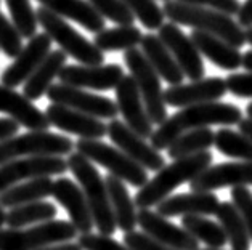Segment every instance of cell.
Returning <instances> with one entry per match:
<instances>
[{
  "label": "cell",
  "mask_w": 252,
  "mask_h": 250,
  "mask_svg": "<svg viewBox=\"0 0 252 250\" xmlns=\"http://www.w3.org/2000/svg\"><path fill=\"white\" fill-rule=\"evenodd\" d=\"M74 148L71 138L52 132H28L0 141V166L15 159L35 156H69Z\"/></svg>",
  "instance_id": "obj_8"
},
{
  "label": "cell",
  "mask_w": 252,
  "mask_h": 250,
  "mask_svg": "<svg viewBox=\"0 0 252 250\" xmlns=\"http://www.w3.org/2000/svg\"><path fill=\"white\" fill-rule=\"evenodd\" d=\"M164 2H167V0H164Z\"/></svg>",
  "instance_id": "obj_54"
},
{
  "label": "cell",
  "mask_w": 252,
  "mask_h": 250,
  "mask_svg": "<svg viewBox=\"0 0 252 250\" xmlns=\"http://www.w3.org/2000/svg\"><path fill=\"white\" fill-rule=\"evenodd\" d=\"M215 217L223 228L231 250H249L251 249V236L246 228L241 215L236 210V207L231 202H220Z\"/></svg>",
  "instance_id": "obj_30"
},
{
  "label": "cell",
  "mask_w": 252,
  "mask_h": 250,
  "mask_svg": "<svg viewBox=\"0 0 252 250\" xmlns=\"http://www.w3.org/2000/svg\"><path fill=\"white\" fill-rule=\"evenodd\" d=\"M52 52V39L47 32L35 34L32 39H29L28 45L23 48L21 53L15 58L7 69L2 72V85L10 88L20 87L28 79L32 76V72L37 69V66L47 58V55Z\"/></svg>",
  "instance_id": "obj_18"
},
{
  "label": "cell",
  "mask_w": 252,
  "mask_h": 250,
  "mask_svg": "<svg viewBox=\"0 0 252 250\" xmlns=\"http://www.w3.org/2000/svg\"><path fill=\"white\" fill-rule=\"evenodd\" d=\"M158 30V37L162 40V44L174 55L177 64L180 66L185 77H188L189 81L204 79V63H202L201 53L196 48L191 37L183 32L175 23H164Z\"/></svg>",
  "instance_id": "obj_13"
},
{
  "label": "cell",
  "mask_w": 252,
  "mask_h": 250,
  "mask_svg": "<svg viewBox=\"0 0 252 250\" xmlns=\"http://www.w3.org/2000/svg\"><path fill=\"white\" fill-rule=\"evenodd\" d=\"M77 244L82 250H130L126 244H121L106 234H81Z\"/></svg>",
  "instance_id": "obj_41"
},
{
  "label": "cell",
  "mask_w": 252,
  "mask_h": 250,
  "mask_svg": "<svg viewBox=\"0 0 252 250\" xmlns=\"http://www.w3.org/2000/svg\"><path fill=\"white\" fill-rule=\"evenodd\" d=\"M35 13L39 24L50 35V39L57 42L61 50L74 58L77 63L84 66H100L104 63V55L100 48L94 42H89L61 16L52 13L45 7L37 8Z\"/></svg>",
  "instance_id": "obj_5"
},
{
  "label": "cell",
  "mask_w": 252,
  "mask_h": 250,
  "mask_svg": "<svg viewBox=\"0 0 252 250\" xmlns=\"http://www.w3.org/2000/svg\"><path fill=\"white\" fill-rule=\"evenodd\" d=\"M124 63L130 71V76L137 82V87L140 90L141 98H143L146 112H148L151 122L156 125H161L167 119L161 77L153 69V66L145 58L141 50H137V48H130V50L124 52Z\"/></svg>",
  "instance_id": "obj_9"
},
{
  "label": "cell",
  "mask_w": 252,
  "mask_h": 250,
  "mask_svg": "<svg viewBox=\"0 0 252 250\" xmlns=\"http://www.w3.org/2000/svg\"><path fill=\"white\" fill-rule=\"evenodd\" d=\"M74 224L66 220L39 223L32 228L0 229V250H39L77 237Z\"/></svg>",
  "instance_id": "obj_6"
},
{
  "label": "cell",
  "mask_w": 252,
  "mask_h": 250,
  "mask_svg": "<svg viewBox=\"0 0 252 250\" xmlns=\"http://www.w3.org/2000/svg\"><path fill=\"white\" fill-rule=\"evenodd\" d=\"M77 152L87 157L89 161L98 164L108 170L109 173L118 176L124 183H128L135 188L146 185L148 181V170H145L137 162L132 161L119 148L103 143L101 139H84L81 138L74 144Z\"/></svg>",
  "instance_id": "obj_7"
},
{
  "label": "cell",
  "mask_w": 252,
  "mask_h": 250,
  "mask_svg": "<svg viewBox=\"0 0 252 250\" xmlns=\"http://www.w3.org/2000/svg\"><path fill=\"white\" fill-rule=\"evenodd\" d=\"M124 3L146 29L156 30L164 24V10L156 3V0H124Z\"/></svg>",
  "instance_id": "obj_37"
},
{
  "label": "cell",
  "mask_w": 252,
  "mask_h": 250,
  "mask_svg": "<svg viewBox=\"0 0 252 250\" xmlns=\"http://www.w3.org/2000/svg\"><path fill=\"white\" fill-rule=\"evenodd\" d=\"M243 120L241 109L230 103H202L188 108H182L174 115L167 117L150 138L151 146L158 151L167 149L182 133L204 129L211 125H236Z\"/></svg>",
  "instance_id": "obj_1"
},
{
  "label": "cell",
  "mask_w": 252,
  "mask_h": 250,
  "mask_svg": "<svg viewBox=\"0 0 252 250\" xmlns=\"http://www.w3.org/2000/svg\"><path fill=\"white\" fill-rule=\"evenodd\" d=\"M182 226L199 242L206 244L207 247L222 249L228 242V237H226L223 228L220 226V223H215L206 217L185 215L182 218Z\"/></svg>",
  "instance_id": "obj_34"
},
{
  "label": "cell",
  "mask_w": 252,
  "mask_h": 250,
  "mask_svg": "<svg viewBox=\"0 0 252 250\" xmlns=\"http://www.w3.org/2000/svg\"><path fill=\"white\" fill-rule=\"evenodd\" d=\"M238 125H239V132H241L244 137H248L249 139H252V117L243 119Z\"/></svg>",
  "instance_id": "obj_48"
},
{
  "label": "cell",
  "mask_w": 252,
  "mask_h": 250,
  "mask_svg": "<svg viewBox=\"0 0 252 250\" xmlns=\"http://www.w3.org/2000/svg\"><path fill=\"white\" fill-rule=\"evenodd\" d=\"M243 68L248 72H252V50H248L243 55Z\"/></svg>",
  "instance_id": "obj_49"
},
{
  "label": "cell",
  "mask_w": 252,
  "mask_h": 250,
  "mask_svg": "<svg viewBox=\"0 0 252 250\" xmlns=\"http://www.w3.org/2000/svg\"><path fill=\"white\" fill-rule=\"evenodd\" d=\"M138 226L145 234L175 250H199V241L183 226L170 223L167 218L150 209L138 212Z\"/></svg>",
  "instance_id": "obj_19"
},
{
  "label": "cell",
  "mask_w": 252,
  "mask_h": 250,
  "mask_svg": "<svg viewBox=\"0 0 252 250\" xmlns=\"http://www.w3.org/2000/svg\"><path fill=\"white\" fill-rule=\"evenodd\" d=\"M230 186H252V162L215 164L189 181V190L194 193H214Z\"/></svg>",
  "instance_id": "obj_15"
},
{
  "label": "cell",
  "mask_w": 252,
  "mask_h": 250,
  "mask_svg": "<svg viewBox=\"0 0 252 250\" xmlns=\"http://www.w3.org/2000/svg\"><path fill=\"white\" fill-rule=\"evenodd\" d=\"M201 250H222V249H212V247H207V249H201Z\"/></svg>",
  "instance_id": "obj_53"
},
{
  "label": "cell",
  "mask_w": 252,
  "mask_h": 250,
  "mask_svg": "<svg viewBox=\"0 0 252 250\" xmlns=\"http://www.w3.org/2000/svg\"><path fill=\"white\" fill-rule=\"evenodd\" d=\"M228 91L226 82L222 77H204L189 83L170 85L164 90L165 105L174 108H188L202 103H212L223 98Z\"/></svg>",
  "instance_id": "obj_16"
},
{
  "label": "cell",
  "mask_w": 252,
  "mask_h": 250,
  "mask_svg": "<svg viewBox=\"0 0 252 250\" xmlns=\"http://www.w3.org/2000/svg\"><path fill=\"white\" fill-rule=\"evenodd\" d=\"M55 200L63 207L69 215L71 223L74 224L79 234H89L94 229L95 223L92 218L87 199H85L81 186L76 185L69 178L61 176L53 183V194Z\"/></svg>",
  "instance_id": "obj_21"
},
{
  "label": "cell",
  "mask_w": 252,
  "mask_h": 250,
  "mask_svg": "<svg viewBox=\"0 0 252 250\" xmlns=\"http://www.w3.org/2000/svg\"><path fill=\"white\" fill-rule=\"evenodd\" d=\"M60 82L77 88L90 90H111L118 87L124 71L119 64H100V66H84V64H67L60 72Z\"/></svg>",
  "instance_id": "obj_17"
},
{
  "label": "cell",
  "mask_w": 252,
  "mask_h": 250,
  "mask_svg": "<svg viewBox=\"0 0 252 250\" xmlns=\"http://www.w3.org/2000/svg\"><path fill=\"white\" fill-rule=\"evenodd\" d=\"M66 56L67 55L63 50H52L48 53L32 76L23 83V95L31 101L40 100L53 85V79L58 77L61 69L66 66Z\"/></svg>",
  "instance_id": "obj_28"
},
{
  "label": "cell",
  "mask_w": 252,
  "mask_h": 250,
  "mask_svg": "<svg viewBox=\"0 0 252 250\" xmlns=\"http://www.w3.org/2000/svg\"><path fill=\"white\" fill-rule=\"evenodd\" d=\"M104 20H109L119 26H133L135 16L124 0H87Z\"/></svg>",
  "instance_id": "obj_38"
},
{
  "label": "cell",
  "mask_w": 252,
  "mask_h": 250,
  "mask_svg": "<svg viewBox=\"0 0 252 250\" xmlns=\"http://www.w3.org/2000/svg\"><path fill=\"white\" fill-rule=\"evenodd\" d=\"M47 98L57 105H63L79 112L89 114L96 119H116L119 109L116 101H111L106 96L89 93L82 88L71 87L66 83H53L47 91Z\"/></svg>",
  "instance_id": "obj_11"
},
{
  "label": "cell",
  "mask_w": 252,
  "mask_h": 250,
  "mask_svg": "<svg viewBox=\"0 0 252 250\" xmlns=\"http://www.w3.org/2000/svg\"><path fill=\"white\" fill-rule=\"evenodd\" d=\"M124 244L130 250H175L172 247L164 246L162 242L153 239L148 234L138 233V231H130L124 234Z\"/></svg>",
  "instance_id": "obj_42"
},
{
  "label": "cell",
  "mask_w": 252,
  "mask_h": 250,
  "mask_svg": "<svg viewBox=\"0 0 252 250\" xmlns=\"http://www.w3.org/2000/svg\"><path fill=\"white\" fill-rule=\"evenodd\" d=\"M11 15V23L20 30L23 39H32L37 34V13L29 0H5Z\"/></svg>",
  "instance_id": "obj_36"
},
{
  "label": "cell",
  "mask_w": 252,
  "mask_h": 250,
  "mask_svg": "<svg viewBox=\"0 0 252 250\" xmlns=\"http://www.w3.org/2000/svg\"><path fill=\"white\" fill-rule=\"evenodd\" d=\"M45 115L50 125L84 139H101L108 135V125L101 122V119L92 117L89 114L79 112L63 105L52 103L47 108Z\"/></svg>",
  "instance_id": "obj_20"
},
{
  "label": "cell",
  "mask_w": 252,
  "mask_h": 250,
  "mask_svg": "<svg viewBox=\"0 0 252 250\" xmlns=\"http://www.w3.org/2000/svg\"><path fill=\"white\" fill-rule=\"evenodd\" d=\"M57 207L48 200H35V202L23 204L10 209L7 212V224L8 228H24L29 224H39L45 222H52L57 217Z\"/></svg>",
  "instance_id": "obj_31"
},
{
  "label": "cell",
  "mask_w": 252,
  "mask_h": 250,
  "mask_svg": "<svg viewBox=\"0 0 252 250\" xmlns=\"http://www.w3.org/2000/svg\"><path fill=\"white\" fill-rule=\"evenodd\" d=\"M67 161L61 156H35L10 161L0 166V193L18 183L39 178V176H53L66 173Z\"/></svg>",
  "instance_id": "obj_10"
},
{
  "label": "cell",
  "mask_w": 252,
  "mask_h": 250,
  "mask_svg": "<svg viewBox=\"0 0 252 250\" xmlns=\"http://www.w3.org/2000/svg\"><path fill=\"white\" fill-rule=\"evenodd\" d=\"M67 167L81 186L85 199H87L89 209L94 218V223L100 234L113 236L118 229L114 220V213L109 200L108 186L104 178L94 166V162L82 156L81 152H71L67 156Z\"/></svg>",
  "instance_id": "obj_4"
},
{
  "label": "cell",
  "mask_w": 252,
  "mask_h": 250,
  "mask_svg": "<svg viewBox=\"0 0 252 250\" xmlns=\"http://www.w3.org/2000/svg\"><path fill=\"white\" fill-rule=\"evenodd\" d=\"M246 114H248V117H252V103H249L248 108H246Z\"/></svg>",
  "instance_id": "obj_52"
},
{
  "label": "cell",
  "mask_w": 252,
  "mask_h": 250,
  "mask_svg": "<svg viewBox=\"0 0 252 250\" xmlns=\"http://www.w3.org/2000/svg\"><path fill=\"white\" fill-rule=\"evenodd\" d=\"M141 53L145 55V58L150 61L159 77H162L170 85H180L183 83L185 74L180 69V66L177 64L174 55L169 52V48L162 44V40L155 34L143 35V39L140 42Z\"/></svg>",
  "instance_id": "obj_24"
},
{
  "label": "cell",
  "mask_w": 252,
  "mask_h": 250,
  "mask_svg": "<svg viewBox=\"0 0 252 250\" xmlns=\"http://www.w3.org/2000/svg\"><path fill=\"white\" fill-rule=\"evenodd\" d=\"M3 224H7V212H5L3 207L0 205V229H2Z\"/></svg>",
  "instance_id": "obj_50"
},
{
  "label": "cell",
  "mask_w": 252,
  "mask_h": 250,
  "mask_svg": "<svg viewBox=\"0 0 252 250\" xmlns=\"http://www.w3.org/2000/svg\"><path fill=\"white\" fill-rule=\"evenodd\" d=\"M143 34L137 26H119L95 34L94 44L101 52H127L140 45Z\"/></svg>",
  "instance_id": "obj_32"
},
{
  "label": "cell",
  "mask_w": 252,
  "mask_h": 250,
  "mask_svg": "<svg viewBox=\"0 0 252 250\" xmlns=\"http://www.w3.org/2000/svg\"><path fill=\"white\" fill-rule=\"evenodd\" d=\"M104 183L108 186L109 200H111L114 220L118 228L124 234L135 231L138 224V212H137V205H135V200L130 197V193H128L126 183L111 173L104 178Z\"/></svg>",
  "instance_id": "obj_27"
},
{
  "label": "cell",
  "mask_w": 252,
  "mask_h": 250,
  "mask_svg": "<svg viewBox=\"0 0 252 250\" xmlns=\"http://www.w3.org/2000/svg\"><path fill=\"white\" fill-rule=\"evenodd\" d=\"M214 146L223 156L243 162H252V139L244 137L241 132L231 129H220L215 133Z\"/></svg>",
  "instance_id": "obj_35"
},
{
  "label": "cell",
  "mask_w": 252,
  "mask_h": 250,
  "mask_svg": "<svg viewBox=\"0 0 252 250\" xmlns=\"http://www.w3.org/2000/svg\"><path fill=\"white\" fill-rule=\"evenodd\" d=\"M246 42L251 44V47H252V28L246 29Z\"/></svg>",
  "instance_id": "obj_51"
},
{
  "label": "cell",
  "mask_w": 252,
  "mask_h": 250,
  "mask_svg": "<svg viewBox=\"0 0 252 250\" xmlns=\"http://www.w3.org/2000/svg\"><path fill=\"white\" fill-rule=\"evenodd\" d=\"M37 2H40L52 13L81 24L89 32L98 34L104 30V18L87 0H37Z\"/></svg>",
  "instance_id": "obj_26"
},
{
  "label": "cell",
  "mask_w": 252,
  "mask_h": 250,
  "mask_svg": "<svg viewBox=\"0 0 252 250\" xmlns=\"http://www.w3.org/2000/svg\"><path fill=\"white\" fill-rule=\"evenodd\" d=\"M0 112L7 114L10 119L31 132H45L50 127L45 112L34 106V103L24 95L5 85H0Z\"/></svg>",
  "instance_id": "obj_22"
},
{
  "label": "cell",
  "mask_w": 252,
  "mask_h": 250,
  "mask_svg": "<svg viewBox=\"0 0 252 250\" xmlns=\"http://www.w3.org/2000/svg\"><path fill=\"white\" fill-rule=\"evenodd\" d=\"M189 37H191L202 56H206L212 64L219 66L220 69L235 71L239 66H243V55L239 53V48L226 44L225 40L196 29L189 34Z\"/></svg>",
  "instance_id": "obj_25"
},
{
  "label": "cell",
  "mask_w": 252,
  "mask_h": 250,
  "mask_svg": "<svg viewBox=\"0 0 252 250\" xmlns=\"http://www.w3.org/2000/svg\"><path fill=\"white\" fill-rule=\"evenodd\" d=\"M220 200L215 193H185L175 194L161 200L156 205V212L165 218L178 215H215Z\"/></svg>",
  "instance_id": "obj_23"
},
{
  "label": "cell",
  "mask_w": 252,
  "mask_h": 250,
  "mask_svg": "<svg viewBox=\"0 0 252 250\" xmlns=\"http://www.w3.org/2000/svg\"><path fill=\"white\" fill-rule=\"evenodd\" d=\"M116 90V105H118L119 114L124 119L126 125L140 135L141 138L150 139L153 135V122L146 112L143 98L140 95L137 82L132 76H124L118 83Z\"/></svg>",
  "instance_id": "obj_14"
},
{
  "label": "cell",
  "mask_w": 252,
  "mask_h": 250,
  "mask_svg": "<svg viewBox=\"0 0 252 250\" xmlns=\"http://www.w3.org/2000/svg\"><path fill=\"white\" fill-rule=\"evenodd\" d=\"M226 88L238 98H252V72L231 74L226 77Z\"/></svg>",
  "instance_id": "obj_43"
},
{
  "label": "cell",
  "mask_w": 252,
  "mask_h": 250,
  "mask_svg": "<svg viewBox=\"0 0 252 250\" xmlns=\"http://www.w3.org/2000/svg\"><path fill=\"white\" fill-rule=\"evenodd\" d=\"M23 48V37L20 30L0 11V50L5 53V56L16 58Z\"/></svg>",
  "instance_id": "obj_39"
},
{
  "label": "cell",
  "mask_w": 252,
  "mask_h": 250,
  "mask_svg": "<svg viewBox=\"0 0 252 250\" xmlns=\"http://www.w3.org/2000/svg\"><path fill=\"white\" fill-rule=\"evenodd\" d=\"M236 16L241 28H252V0H246L244 3H241V8Z\"/></svg>",
  "instance_id": "obj_46"
},
{
  "label": "cell",
  "mask_w": 252,
  "mask_h": 250,
  "mask_svg": "<svg viewBox=\"0 0 252 250\" xmlns=\"http://www.w3.org/2000/svg\"><path fill=\"white\" fill-rule=\"evenodd\" d=\"M108 137L111 138L116 148H119L124 154H127L145 170L159 172L165 166L161 152L153 148L150 143H146V139L137 135L130 127H127L124 120L113 119L109 122Z\"/></svg>",
  "instance_id": "obj_12"
},
{
  "label": "cell",
  "mask_w": 252,
  "mask_h": 250,
  "mask_svg": "<svg viewBox=\"0 0 252 250\" xmlns=\"http://www.w3.org/2000/svg\"><path fill=\"white\" fill-rule=\"evenodd\" d=\"M162 10L170 23L189 26L201 32L215 35L235 48H241L246 44L244 28L239 26V23L233 20L231 16L220 13L217 10L182 3L177 0L164 2Z\"/></svg>",
  "instance_id": "obj_3"
},
{
  "label": "cell",
  "mask_w": 252,
  "mask_h": 250,
  "mask_svg": "<svg viewBox=\"0 0 252 250\" xmlns=\"http://www.w3.org/2000/svg\"><path fill=\"white\" fill-rule=\"evenodd\" d=\"M53 180L50 176H39V178H32L18 185L8 188L3 193H0V205L7 207V209H13V207L35 202V200H42L53 194Z\"/></svg>",
  "instance_id": "obj_29"
},
{
  "label": "cell",
  "mask_w": 252,
  "mask_h": 250,
  "mask_svg": "<svg viewBox=\"0 0 252 250\" xmlns=\"http://www.w3.org/2000/svg\"><path fill=\"white\" fill-rule=\"evenodd\" d=\"M231 204L241 215L252 239V193L248 186H236L231 190Z\"/></svg>",
  "instance_id": "obj_40"
},
{
  "label": "cell",
  "mask_w": 252,
  "mask_h": 250,
  "mask_svg": "<svg viewBox=\"0 0 252 250\" xmlns=\"http://www.w3.org/2000/svg\"><path fill=\"white\" fill-rule=\"evenodd\" d=\"M20 130V124L10 117H0V141L15 137Z\"/></svg>",
  "instance_id": "obj_45"
},
{
  "label": "cell",
  "mask_w": 252,
  "mask_h": 250,
  "mask_svg": "<svg viewBox=\"0 0 252 250\" xmlns=\"http://www.w3.org/2000/svg\"><path fill=\"white\" fill-rule=\"evenodd\" d=\"M215 133L204 127V129H196L182 133L180 137L175 138V141L167 148V154L170 159H182L193 154H198L202 151H209V148L214 146Z\"/></svg>",
  "instance_id": "obj_33"
},
{
  "label": "cell",
  "mask_w": 252,
  "mask_h": 250,
  "mask_svg": "<svg viewBox=\"0 0 252 250\" xmlns=\"http://www.w3.org/2000/svg\"><path fill=\"white\" fill-rule=\"evenodd\" d=\"M212 161L214 156L211 152L202 151L198 154L175 159L169 166H164L151 180L146 181L145 186L138 190L135 197L137 209H151L153 205H158L161 200L169 197V194L175 191L178 186L194 180L209 166H212Z\"/></svg>",
  "instance_id": "obj_2"
},
{
  "label": "cell",
  "mask_w": 252,
  "mask_h": 250,
  "mask_svg": "<svg viewBox=\"0 0 252 250\" xmlns=\"http://www.w3.org/2000/svg\"><path fill=\"white\" fill-rule=\"evenodd\" d=\"M39 250H82L79 244L74 242H64V244H55V246H48Z\"/></svg>",
  "instance_id": "obj_47"
},
{
  "label": "cell",
  "mask_w": 252,
  "mask_h": 250,
  "mask_svg": "<svg viewBox=\"0 0 252 250\" xmlns=\"http://www.w3.org/2000/svg\"><path fill=\"white\" fill-rule=\"evenodd\" d=\"M177 2L188 3V5H196V7H204L211 10H217L220 13H225L228 16L238 15L241 3L239 0H177Z\"/></svg>",
  "instance_id": "obj_44"
}]
</instances>
